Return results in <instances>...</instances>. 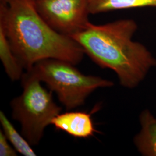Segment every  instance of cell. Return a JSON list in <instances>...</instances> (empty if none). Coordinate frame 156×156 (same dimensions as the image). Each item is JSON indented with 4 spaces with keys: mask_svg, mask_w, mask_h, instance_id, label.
Wrapping results in <instances>:
<instances>
[{
    "mask_svg": "<svg viewBox=\"0 0 156 156\" xmlns=\"http://www.w3.org/2000/svg\"><path fill=\"white\" fill-rule=\"evenodd\" d=\"M138 29V23L132 19L103 24L90 22L82 31L71 37L99 67L116 73L121 86L133 89L156 67V58L151 51L133 40Z\"/></svg>",
    "mask_w": 156,
    "mask_h": 156,
    "instance_id": "6da1fadb",
    "label": "cell"
},
{
    "mask_svg": "<svg viewBox=\"0 0 156 156\" xmlns=\"http://www.w3.org/2000/svg\"><path fill=\"white\" fill-rule=\"evenodd\" d=\"M0 28L25 70L40 60L55 58L77 65L82 48L71 37L59 33L40 16L33 0H1Z\"/></svg>",
    "mask_w": 156,
    "mask_h": 156,
    "instance_id": "7a4b0ae2",
    "label": "cell"
},
{
    "mask_svg": "<svg viewBox=\"0 0 156 156\" xmlns=\"http://www.w3.org/2000/svg\"><path fill=\"white\" fill-rule=\"evenodd\" d=\"M75 66L65 60L47 58L36 62L27 71L55 92L59 101L69 111L84 105L87 98L95 90L114 86L109 80L82 73Z\"/></svg>",
    "mask_w": 156,
    "mask_h": 156,
    "instance_id": "3957f363",
    "label": "cell"
},
{
    "mask_svg": "<svg viewBox=\"0 0 156 156\" xmlns=\"http://www.w3.org/2000/svg\"><path fill=\"white\" fill-rule=\"evenodd\" d=\"M21 83L22 94L11 102L12 116L20 123L22 134L30 145L37 146L62 108L53 100V92L43 87L42 82L31 73H24Z\"/></svg>",
    "mask_w": 156,
    "mask_h": 156,
    "instance_id": "277c9868",
    "label": "cell"
},
{
    "mask_svg": "<svg viewBox=\"0 0 156 156\" xmlns=\"http://www.w3.org/2000/svg\"><path fill=\"white\" fill-rule=\"evenodd\" d=\"M36 11L56 31L71 37L89 24L88 0H33Z\"/></svg>",
    "mask_w": 156,
    "mask_h": 156,
    "instance_id": "5b68a950",
    "label": "cell"
},
{
    "mask_svg": "<svg viewBox=\"0 0 156 156\" xmlns=\"http://www.w3.org/2000/svg\"><path fill=\"white\" fill-rule=\"evenodd\" d=\"M56 129L78 138H87L98 131L95 128L91 113L87 112H67L59 113L51 122Z\"/></svg>",
    "mask_w": 156,
    "mask_h": 156,
    "instance_id": "8992f818",
    "label": "cell"
},
{
    "mask_svg": "<svg viewBox=\"0 0 156 156\" xmlns=\"http://www.w3.org/2000/svg\"><path fill=\"white\" fill-rule=\"evenodd\" d=\"M140 129L134 137L137 151L144 156H156V117L149 109L140 112Z\"/></svg>",
    "mask_w": 156,
    "mask_h": 156,
    "instance_id": "52a82bcc",
    "label": "cell"
},
{
    "mask_svg": "<svg viewBox=\"0 0 156 156\" xmlns=\"http://www.w3.org/2000/svg\"><path fill=\"white\" fill-rule=\"evenodd\" d=\"M90 14L140 8H156V0H88Z\"/></svg>",
    "mask_w": 156,
    "mask_h": 156,
    "instance_id": "ba28073f",
    "label": "cell"
},
{
    "mask_svg": "<svg viewBox=\"0 0 156 156\" xmlns=\"http://www.w3.org/2000/svg\"><path fill=\"white\" fill-rule=\"evenodd\" d=\"M0 59L6 73L12 81L21 80L25 69L13 53L4 31L0 28Z\"/></svg>",
    "mask_w": 156,
    "mask_h": 156,
    "instance_id": "9c48e42d",
    "label": "cell"
},
{
    "mask_svg": "<svg viewBox=\"0 0 156 156\" xmlns=\"http://www.w3.org/2000/svg\"><path fill=\"white\" fill-rule=\"evenodd\" d=\"M0 123L2 131L17 153L24 156H36L28 140L17 131L3 111H0Z\"/></svg>",
    "mask_w": 156,
    "mask_h": 156,
    "instance_id": "30bf717a",
    "label": "cell"
},
{
    "mask_svg": "<svg viewBox=\"0 0 156 156\" xmlns=\"http://www.w3.org/2000/svg\"><path fill=\"white\" fill-rule=\"evenodd\" d=\"M9 141L6 138L2 130L0 131V156H16L17 151L10 145Z\"/></svg>",
    "mask_w": 156,
    "mask_h": 156,
    "instance_id": "8fae6325",
    "label": "cell"
}]
</instances>
